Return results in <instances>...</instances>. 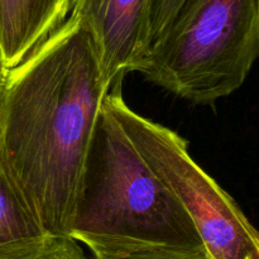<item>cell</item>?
<instances>
[{
    "label": "cell",
    "mask_w": 259,
    "mask_h": 259,
    "mask_svg": "<svg viewBox=\"0 0 259 259\" xmlns=\"http://www.w3.org/2000/svg\"><path fill=\"white\" fill-rule=\"evenodd\" d=\"M109 91L90 34L72 13L4 71L0 158L46 234L68 235Z\"/></svg>",
    "instance_id": "cell-1"
},
{
    "label": "cell",
    "mask_w": 259,
    "mask_h": 259,
    "mask_svg": "<svg viewBox=\"0 0 259 259\" xmlns=\"http://www.w3.org/2000/svg\"><path fill=\"white\" fill-rule=\"evenodd\" d=\"M68 237L204 248L189 215L103 104Z\"/></svg>",
    "instance_id": "cell-2"
},
{
    "label": "cell",
    "mask_w": 259,
    "mask_h": 259,
    "mask_svg": "<svg viewBox=\"0 0 259 259\" xmlns=\"http://www.w3.org/2000/svg\"><path fill=\"white\" fill-rule=\"evenodd\" d=\"M259 55V0H186L136 72L196 105L242 88Z\"/></svg>",
    "instance_id": "cell-3"
},
{
    "label": "cell",
    "mask_w": 259,
    "mask_h": 259,
    "mask_svg": "<svg viewBox=\"0 0 259 259\" xmlns=\"http://www.w3.org/2000/svg\"><path fill=\"white\" fill-rule=\"evenodd\" d=\"M147 166L191 219L210 259H259V235L235 200L191 157L172 129L134 111L121 83L104 100Z\"/></svg>",
    "instance_id": "cell-4"
},
{
    "label": "cell",
    "mask_w": 259,
    "mask_h": 259,
    "mask_svg": "<svg viewBox=\"0 0 259 259\" xmlns=\"http://www.w3.org/2000/svg\"><path fill=\"white\" fill-rule=\"evenodd\" d=\"M153 0H72L77 15L90 34L101 76L110 90L136 72L152 46Z\"/></svg>",
    "instance_id": "cell-5"
},
{
    "label": "cell",
    "mask_w": 259,
    "mask_h": 259,
    "mask_svg": "<svg viewBox=\"0 0 259 259\" xmlns=\"http://www.w3.org/2000/svg\"><path fill=\"white\" fill-rule=\"evenodd\" d=\"M72 0H0V63L14 67L67 19Z\"/></svg>",
    "instance_id": "cell-6"
},
{
    "label": "cell",
    "mask_w": 259,
    "mask_h": 259,
    "mask_svg": "<svg viewBox=\"0 0 259 259\" xmlns=\"http://www.w3.org/2000/svg\"><path fill=\"white\" fill-rule=\"evenodd\" d=\"M45 235L0 158V252L35 242Z\"/></svg>",
    "instance_id": "cell-7"
},
{
    "label": "cell",
    "mask_w": 259,
    "mask_h": 259,
    "mask_svg": "<svg viewBox=\"0 0 259 259\" xmlns=\"http://www.w3.org/2000/svg\"><path fill=\"white\" fill-rule=\"evenodd\" d=\"M94 259H210L205 248H179L143 243L83 240Z\"/></svg>",
    "instance_id": "cell-8"
},
{
    "label": "cell",
    "mask_w": 259,
    "mask_h": 259,
    "mask_svg": "<svg viewBox=\"0 0 259 259\" xmlns=\"http://www.w3.org/2000/svg\"><path fill=\"white\" fill-rule=\"evenodd\" d=\"M0 259H88L68 235H45L35 242L0 252Z\"/></svg>",
    "instance_id": "cell-9"
},
{
    "label": "cell",
    "mask_w": 259,
    "mask_h": 259,
    "mask_svg": "<svg viewBox=\"0 0 259 259\" xmlns=\"http://www.w3.org/2000/svg\"><path fill=\"white\" fill-rule=\"evenodd\" d=\"M185 3L186 0H153L151 20L152 43L163 34Z\"/></svg>",
    "instance_id": "cell-10"
},
{
    "label": "cell",
    "mask_w": 259,
    "mask_h": 259,
    "mask_svg": "<svg viewBox=\"0 0 259 259\" xmlns=\"http://www.w3.org/2000/svg\"><path fill=\"white\" fill-rule=\"evenodd\" d=\"M4 68H3L2 63H0V89H2V82H3V76H4Z\"/></svg>",
    "instance_id": "cell-11"
}]
</instances>
